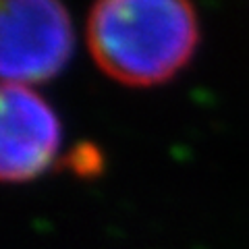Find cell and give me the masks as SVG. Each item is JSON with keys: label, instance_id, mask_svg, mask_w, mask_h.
Masks as SVG:
<instances>
[{"label": "cell", "instance_id": "obj_2", "mask_svg": "<svg viewBox=\"0 0 249 249\" xmlns=\"http://www.w3.org/2000/svg\"><path fill=\"white\" fill-rule=\"evenodd\" d=\"M75 46L69 11L54 0H0V83L48 81Z\"/></svg>", "mask_w": 249, "mask_h": 249}, {"label": "cell", "instance_id": "obj_3", "mask_svg": "<svg viewBox=\"0 0 249 249\" xmlns=\"http://www.w3.org/2000/svg\"><path fill=\"white\" fill-rule=\"evenodd\" d=\"M54 108L29 85L0 83V183H25L52 164L60 147Z\"/></svg>", "mask_w": 249, "mask_h": 249}, {"label": "cell", "instance_id": "obj_1", "mask_svg": "<svg viewBox=\"0 0 249 249\" xmlns=\"http://www.w3.org/2000/svg\"><path fill=\"white\" fill-rule=\"evenodd\" d=\"M197 13L178 0H106L88 15V46L100 71L131 88L164 83L189 65Z\"/></svg>", "mask_w": 249, "mask_h": 249}]
</instances>
